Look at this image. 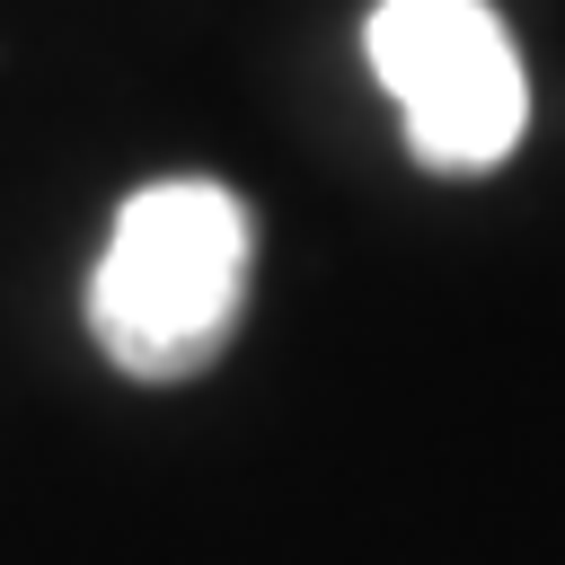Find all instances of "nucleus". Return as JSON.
Instances as JSON below:
<instances>
[{"label": "nucleus", "mask_w": 565, "mask_h": 565, "mask_svg": "<svg viewBox=\"0 0 565 565\" xmlns=\"http://www.w3.org/2000/svg\"><path fill=\"white\" fill-rule=\"evenodd\" d=\"M256 274V221L212 177H150L124 194L106 256L88 274V327L124 380H194Z\"/></svg>", "instance_id": "nucleus-1"}, {"label": "nucleus", "mask_w": 565, "mask_h": 565, "mask_svg": "<svg viewBox=\"0 0 565 565\" xmlns=\"http://www.w3.org/2000/svg\"><path fill=\"white\" fill-rule=\"evenodd\" d=\"M371 71L406 115V150L441 177H477L512 159L530 124V79L486 0H380L371 26Z\"/></svg>", "instance_id": "nucleus-2"}]
</instances>
